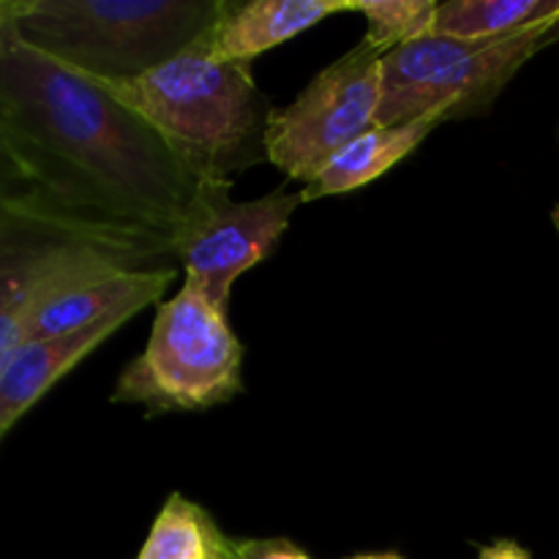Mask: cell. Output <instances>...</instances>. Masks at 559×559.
Here are the masks:
<instances>
[{
    "label": "cell",
    "mask_w": 559,
    "mask_h": 559,
    "mask_svg": "<svg viewBox=\"0 0 559 559\" xmlns=\"http://www.w3.org/2000/svg\"><path fill=\"white\" fill-rule=\"evenodd\" d=\"M31 197H44L33 175L27 173L25 162L16 153L9 131H5L3 118H0V202L9 200H31Z\"/></svg>",
    "instance_id": "15"
},
{
    "label": "cell",
    "mask_w": 559,
    "mask_h": 559,
    "mask_svg": "<svg viewBox=\"0 0 559 559\" xmlns=\"http://www.w3.org/2000/svg\"><path fill=\"white\" fill-rule=\"evenodd\" d=\"M0 118L44 200L71 216L173 240L200 205L207 178L151 120L11 27L0 47Z\"/></svg>",
    "instance_id": "1"
},
{
    "label": "cell",
    "mask_w": 559,
    "mask_h": 559,
    "mask_svg": "<svg viewBox=\"0 0 559 559\" xmlns=\"http://www.w3.org/2000/svg\"><path fill=\"white\" fill-rule=\"evenodd\" d=\"M107 87L151 120L202 178L233 180L267 162L276 109L257 87L251 63L213 55L207 33L158 69Z\"/></svg>",
    "instance_id": "2"
},
{
    "label": "cell",
    "mask_w": 559,
    "mask_h": 559,
    "mask_svg": "<svg viewBox=\"0 0 559 559\" xmlns=\"http://www.w3.org/2000/svg\"><path fill=\"white\" fill-rule=\"evenodd\" d=\"M478 559H533L524 546H519L516 540H497V544L484 546Z\"/></svg>",
    "instance_id": "17"
},
{
    "label": "cell",
    "mask_w": 559,
    "mask_h": 559,
    "mask_svg": "<svg viewBox=\"0 0 559 559\" xmlns=\"http://www.w3.org/2000/svg\"><path fill=\"white\" fill-rule=\"evenodd\" d=\"M551 44H559V16L551 22L549 33H546V47H551Z\"/></svg>",
    "instance_id": "19"
},
{
    "label": "cell",
    "mask_w": 559,
    "mask_h": 559,
    "mask_svg": "<svg viewBox=\"0 0 559 559\" xmlns=\"http://www.w3.org/2000/svg\"><path fill=\"white\" fill-rule=\"evenodd\" d=\"M435 0H349V11L366 16L364 41L385 58L393 49L429 36L437 16Z\"/></svg>",
    "instance_id": "14"
},
{
    "label": "cell",
    "mask_w": 559,
    "mask_h": 559,
    "mask_svg": "<svg viewBox=\"0 0 559 559\" xmlns=\"http://www.w3.org/2000/svg\"><path fill=\"white\" fill-rule=\"evenodd\" d=\"M243 391V344L194 284L158 306L145 353L131 360L115 385V404H142L151 415L197 413Z\"/></svg>",
    "instance_id": "4"
},
{
    "label": "cell",
    "mask_w": 559,
    "mask_h": 559,
    "mask_svg": "<svg viewBox=\"0 0 559 559\" xmlns=\"http://www.w3.org/2000/svg\"><path fill=\"white\" fill-rule=\"evenodd\" d=\"M440 123L442 118L431 115V118L402 126H374L358 140L349 142L342 153H336L328 167L300 189V200L311 202L322 200V197H338L366 183H374L402 158H407Z\"/></svg>",
    "instance_id": "11"
},
{
    "label": "cell",
    "mask_w": 559,
    "mask_h": 559,
    "mask_svg": "<svg viewBox=\"0 0 559 559\" xmlns=\"http://www.w3.org/2000/svg\"><path fill=\"white\" fill-rule=\"evenodd\" d=\"M380 102L382 55L360 41L273 112L267 162L289 180L311 183L336 153L374 129Z\"/></svg>",
    "instance_id": "6"
},
{
    "label": "cell",
    "mask_w": 559,
    "mask_h": 559,
    "mask_svg": "<svg viewBox=\"0 0 559 559\" xmlns=\"http://www.w3.org/2000/svg\"><path fill=\"white\" fill-rule=\"evenodd\" d=\"M5 27H9V0H0V47H3Z\"/></svg>",
    "instance_id": "18"
},
{
    "label": "cell",
    "mask_w": 559,
    "mask_h": 559,
    "mask_svg": "<svg viewBox=\"0 0 559 559\" xmlns=\"http://www.w3.org/2000/svg\"><path fill=\"white\" fill-rule=\"evenodd\" d=\"M235 559H311L298 544L287 538L235 540Z\"/></svg>",
    "instance_id": "16"
},
{
    "label": "cell",
    "mask_w": 559,
    "mask_h": 559,
    "mask_svg": "<svg viewBox=\"0 0 559 559\" xmlns=\"http://www.w3.org/2000/svg\"><path fill=\"white\" fill-rule=\"evenodd\" d=\"M342 11H349V0H222L218 20L207 31V44L218 58L251 63L257 55Z\"/></svg>",
    "instance_id": "10"
},
{
    "label": "cell",
    "mask_w": 559,
    "mask_h": 559,
    "mask_svg": "<svg viewBox=\"0 0 559 559\" xmlns=\"http://www.w3.org/2000/svg\"><path fill=\"white\" fill-rule=\"evenodd\" d=\"M131 317L134 314H120L85 331L22 344L0 369V442L20 424L22 415H27V409L36 407L52 391V385H58L80 360L118 333Z\"/></svg>",
    "instance_id": "8"
},
{
    "label": "cell",
    "mask_w": 559,
    "mask_h": 559,
    "mask_svg": "<svg viewBox=\"0 0 559 559\" xmlns=\"http://www.w3.org/2000/svg\"><path fill=\"white\" fill-rule=\"evenodd\" d=\"M551 222H555V227H557V233H559V205L555 207V213H551Z\"/></svg>",
    "instance_id": "21"
},
{
    "label": "cell",
    "mask_w": 559,
    "mask_h": 559,
    "mask_svg": "<svg viewBox=\"0 0 559 559\" xmlns=\"http://www.w3.org/2000/svg\"><path fill=\"white\" fill-rule=\"evenodd\" d=\"M136 559H235V540L211 513L183 495H169Z\"/></svg>",
    "instance_id": "13"
},
{
    "label": "cell",
    "mask_w": 559,
    "mask_h": 559,
    "mask_svg": "<svg viewBox=\"0 0 559 559\" xmlns=\"http://www.w3.org/2000/svg\"><path fill=\"white\" fill-rule=\"evenodd\" d=\"M555 22V20H551ZM551 22L508 38L464 41L429 36L382 58V102L374 126L486 112L530 58L546 49Z\"/></svg>",
    "instance_id": "5"
},
{
    "label": "cell",
    "mask_w": 559,
    "mask_h": 559,
    "mask_svg": "<svg viewBox=\"0 0 559 559\" xmlns=\"http://www.w3.org/2000/svg\"><path fill=\"white\" fill-rule=\"evenodd\" d=\"M344 559H404L396 551H382V555H358V557H344Z\"/></svg>",
    "instance_id": "20"
},
{
    "label": "cell",
    "mask_w": 559,
    "mask_h": 559,
    "mask_svg": "<svg viewBox=\"0 0 559 559\" xmlns=\"http://www.w3.org/2000/svg\"><path fill=\"white\" fill-rule=\"evenodd\" d=\"M559 16V0H445L437 5L435 36L486 41L508 38Z\"/></svg>",
    "instance_id": "12"
},
{
    "label": "cell",
    "mask_w": 559,
    "mask_h": 559,
    "mask_svg": "<svg viewBox=\"0 0 559 559\" xmlns=\"http://www.w3.org/2000/svg\"><path fill=\"white\" fill-rule=\"evenodd\" d=\"M298 205H304L300 191L284 189L235 202L233 180L207 178L194 216L173 238L175 262L183 267L186 282L227 311L235 278L276 249Z\"/></svg>",
    "instance_id": "7"
},
{
    "label": "cell",
    "mask_w": 559,
    "mask_h": 559,
    "mask_svg": "<svg viewBox=\"0 0 559 559\" xmlns=\"http://www.w3.org/2000/svg\"><path fill=\"white\" fill-rule=\"evenodd\" d=\"M222 0H9L22 44L87 80L126 82L200 41Z\"/></svg>",
    "instance_id": "3"
},
{
    "label": "cell",
    "mask_w": 559,
    "mask_h": 559,
    "mask_svg": "<svg viewBox=\"0 0 559 559\" xmlns=\"http://www.w3.org/2000/svg\"><path fill=\"white\" fill-rule=\"evenodd\" d=\"M175 278H178V265L142 267V271L112 273L98 282L69 289L44 304L27 320L25 344L36 338L85 331L120 314H140L145 306L156 304L167 293Z\"/></svg>",
    "instance_id": "9"
}]
</instances>
